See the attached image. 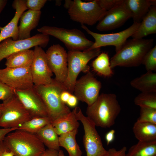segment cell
Masks as SVG:
<instances>
[{"instance_id":"cell-28","label":"cell","mask_w":156,"mask_h":156,"mask_svg":"<svg viewBox=\"0 0 156 156\" xmlns=\"http://www.w3.org/2000/svg\"><path fill=\"white\" fill-rule=\"evenodd\" d=\"M126 156H156V140L138 141L130 147Z\"/></svg>"},{"instance_id":"cell-39","label":"cell","mask_w":156,"mask_h":156,"mask_svg":"<svg viewBox=\"0 0 156 156\" xmlns=\"http://www.w3.org/2000/svg\"><path fill=\"white\" fill-rule=\"evenodd\" d=\"M59 151L48 148L44 151L39 156H58Z\"/></svg>"},{"instance_id":"cell-1","label":"cell","mask_w":156,"mask_h":156,"mask_svg":"<svg viewBox=\"0 0 156 156\" xmlns=\"http://www.w3.org/2000/svg\"><path fill=\"white\" fill-rule=\"evenodd\" d=\"M121 110L116 94L102 93L92 104L88 106L86 116L96 126L108 128L115 124Z\"/></svg>"},{"instance_id":"cell-18","label":"cell","mask_w":156,"mask_h":156,"mask_svg":"<svg viewBox=\"0 0 156 156\" xmlns=\"http://www.w3.org/2000/svg\"><path fill=\"white\" fill-rule=\"evenodd\" d=\"M26 0H15L12 6L16 10L14 16L11 21L5 26H0V42L8 38L14 40H18V24L22 14L27 9Z\"/></svg>"},{"instance_id":"cell-25","label":"cell","mask_w":156,"mask_h":156,"mask_svg":"<svg viewBox=\"0 0 156 156\" xmlns=\"http://www.w3.org/2000/svg\"><path fill=\"white\" fill-rule=\"evenodd\" d=\"M51 124L58 135L78 129L79 125L73 109L66 116L53 121Z\"/></svg>"},{"instance_id":"cell-5","label":"cell","mask_w":156,"mask_h":156,"mask_svg":"<svg viewBox=\"0 0 156 156\" xmlns=\"http://www.w3.org/2000/svg\"><path fill=\"white\" fill-rule=\"evenodd\" d=\"M37 31L44 35H51L58 39L64 44L69 51H85L94 43L77 29H68L44 26L38 29Z\"/></svg>"},{"instance_id":"cell-47","label":"cell","mask_w":156,"mask_h":156,"mask_svg":"<svg viewBox=\"0 0 156 156\" xmlns=\"http://www.w3.org/2000/svg\"><path fill=\"white\" fill-rule=\"evenodd\" d=\"M58 156H65L63 151L61 150H59V151Z\"/></svg>"},{"instance_id":"cell-9","label":"cell","mask_w":156,"mask_h":156,"mask_svg":"<svg viewBox=\"0 0 156 156\" xmlns=\"http://www.w3.org/2000/svg\"><path fill=\"white\" fill-rule=\"evenodd\" d=\"M0 109V127L4 128H18L31 118L23 105L14 95L3 102Z\"/></svg>"},{"instance_id":"cell-37","label":"cell","mask_w":156,"mask_h":156,"mask_svg":"<svg viewBox=\"0 0 156 156\" xmlns=\"http://www.w3.org/2000/svg\"><path fill=\"white\" fill-rule=\"evenodd\" d=\"M127 151V148L125 146L118 150L112 148L108 150V153L106 156H126Z\"/></svg>"},{"instance_id":"cell-23","label":"cell","mask_w":156,"mask_h":156,"mask_svg":"<svg viewBox=\"0 0 156 156\" xmlns=\"http://www.w3.org/2000/svg\"><path fill=\"white\" fill-rule=\"evenodd\" d=\"M130 85L142 92H156V73L147 71L131 80Z\"/></svg>"},{"instance_id":"cell-4","label":"cell","mask_w":156,"mask_h":156,"mask_svg":"<svg viewBox=\"0 0 156 156\" xmlns=\"http://www.w3.org/2000/svg\"><path fill=\"white\" fill-rule=\"evenodd\" d=\"M3 141L14 156H39L45 150L36 134L18 129L8 134Z\"/></svg>"},{"instance_id":"cell-11","label":"cell","mask_w":156,"mask_h":156,"mask_svg":"<svg viewBox=\"0 0 156 156\" xmlns=\"http://www.w3.org/2000/svg\"><path fill=\"white\" fill-rule=\"evenodd\" d=\"M49 36L38 34L30 38L24 40H14L8 38L0 42V62L15 53L36 46L44 48L49 41Z\"/></svg>"},{"instance_id":"cell-42","label":"cell","mask_w":156,"mask_h":156,"mask_svg":"<svg viewBox=\"0 0 156 156\" xmlns=\"http://www.w3.org/2000/svg\"><path fill=\"white\" fill-rule=\"evenodd\" d=\"M18 128H4L0 129V140H3L5 136L9 133L12 131Z\"/></svg>"},{"instance_id":"cell-12","label":"cell","mask_w":156,"mask_h":156,"mask_svg":"<svg viewBox=\"0 0 156 156\" xmlns=\"http://www.w3.org/2000/svg\"><path fill=\"white\" fill-rule=\"evenodd\" d=\"M101 87V82L89 71L76 80L73 93L78 101L86 103L89 106L97 99Z\"/></svg>"},{"instance_id":"cell-31","label":"cell","mask_w":156,"mask_h":156,"mask_svg":"<svg viewBox=\"0 0 156 156\" xmlns=\"http://www.w3.org/2000/svg\"><path fill=\"white\" fill-rule=\"evenodd\" d=\"M135 105L140 107L156 109V92H141L134 99Z\"/></svg>"},{"instance_id":"cell-26","label":"cell","mask_w":156,"mask_h":156,"mask_svg":"<svg viewBox=\"0 0 156 156\" xmlns=\"http://www.w3.org/2000/svg\"><path fill=\"white\" fill-rule=\"evenodd\" d=\"M36 134L48 148L59 150V136L51 123L44 127Z\"/></svg>"},{"instance_id":"cell-29","label":"cell","mask_w":156,"mask_h":156,"mask_svg":"<svg viewBox=\"0 0 156 156\" xmlns=\"http://www.w3.org/2000/svg\"><path fill=\"white\" fill-rule=\"evenodd\" d=\"M92 65L93 70L100 75L109 77L113 74L109 56L106 53H100L92 61Z\"/></svg>"},{"instance_id":"cell-40","label":"cell","mask_w":156,"mask_h":156,"mask_svg":"<svg viewBox=\"0 0 156 156\" xmlns=\"http://www.w3.org/2000/svg\"><path fill=\"white\" fill-rule=\"evenodd\" d=\"M78 101L77 97L74 94H72L66 104L70 107H75L77 104Z\"/></svg>"},{"instance_id":"cell-36","label":"cell","mask_w":156,"mask_h":156,"mask_svg":"<svg viewBox=\"0 0 156 156\" xmlns=\"http://www.w3.org/2000/svg\"><path fill=\"white\" fill-rule=\"evenodd\" d=\"M47 1L46 0H27L26 6L29 10L40 11Z\"/></svg>"},{"instance_id":"cell-48","label":"cell","mask_w":156,"mask_h":156,"mask_svg":"<svg viewBox=\"0 0 156 156\" xmlns=\"http://www.w3.org/2000/svg\"><path fill=\"white\" fill-rule=\"evenodd\" d=\"M61 1H60L57 0V1H56V3L57 4V5H59L61 4Z\"/></svg>"},{"instance_id":"cell-27","label":"cell","mask_w":156,"mask_h":156,"mask_svg":"<svg viewBox=\"0 0 156 156\" xmlns=\"http://www.w3.org/2000/svg\"><path fill=\"white\" fill-rule=\"evenodd\" d=\"M78 129L59 135L60 146L65 148L69 156H81L82 152L76 140Z\"/></svg>"},{"instance_id":"cell-3","label":"cell","mask_w":156,"mask_h":156,"mask_svg":"<svg viewBox=\"0 0 156 156\" xmlns=\"http://www.w3.org/2000/svg\"><path fill=\"white\" fill-rule=\"evenodd\" d=\"M33 88L43 102L52 122L66 116L71 112L69 107L60 99L61 92L66 90L63 83L53 79L49 84L34 85Z\"/></svg>"},{"instance_id":"cell-41","label":"cell","mask_w":156,"mask_h":156,"mask_svg":"<svg viewBox=\"0 0 156 156\" xmlns=\"http://www.w3.org/2000/svg\"><path fill=\"white\" fill-rule=\"evenodd\" d=\"M72 94L66 90L62 91L60 94V99L62 102L66 104V102Z\"/></svg>"},{"instance_id":"cell-20","label":"cell","mask_w":156,"mask_h":156,"mask_svg":"<svg viewBox=\"0 0 156 156\" xmlns=\"http://www.w3.org/2000/svg\"><path fill=\"white\" fill-rule=\"evenodd\" d=\"M124 3L132 14L133 23H140L151 6L156 5L155 0H124Z\"/></svg>"},{"instance_id":"cell-34","label":"cell","mask_w":156,"mask_h":156,"mask_svg":"<svg viewBox=\"0 0 156 156\" xmlns=\"http://www.w3.org/2000/svg\"><path fill=\"white\" fill-rule=\"evenodd\" d=\"M14 95V90L3 83L0 79V100L3 102L8 100Z\"/></svg>"},{"instance_id":"cell-13","label":"cell","mask_w":156,"mask_h":156,"mask_svg":"<svg viewBox=\"0 0 156 156\" xmlns=\"http://www.w3.org/2000/svg\"><path fill=\"white\" fill-rule=\"evenodd\" d=\"M0 79L14 90L29 89L34 85L30 67L0 69Z\"/></svg>"},{"instance_id":"cell-19","label":"cell","mask_w":156,"mask_h":156,"mask_svg":"<svg viewBox=\"0 0 156 156\" xmlns=\"http://www.w3.org/2000/svg\"><path fill=\"white\" fill-rule=\"evenodd\" d=\"M41 12L28 10L24 12L20 18L18 27V40L25 39L30 38V32L38 25Z\"/></svg>"},{"instance_id":"cell-50","label":"cell","mask_w":156,"mask_h":156,"mask_svg":"<svg viewBox=\"0 0 156 156\" xmlns=\"http://www.w3.org/2000/svg\"><path fill=\"white\" fill-rule=\"evenodd\" d=\"M1 109H0V118L1 116Z\"/></svg>"},{"instance_id":"cell-15","label":"cell","mask_w":156,"mask_h":156,"mask_svg":"<svg viewBox=\"0 0 156 156\" xmlns=\"http://www.w3.org/2000/svg\"><path fill=\"white\" fill-rule=\"evenodd\" d=\"M49 66L56 81L63 83L68 73L67 53L60 44H53L45 52Z\"/></svg>"},{"instance_id":"cell-21","label":"cell","mask_w":156,"mask_h":156,"mask_svg":"<svg viewBox=\"0 0 156 156\" xmlns=\"http://www.w3.org/2000/svg\"><path fill=\"white\" fill-rule=\"evenodd\" d=\"M156 33V6L153 5L143 18L133 38L140 39L149 34Z\"/></svg>"},{"instance_id":"cell-17","label":"cell","mask_w":156,"mask_h":156,"mask_svg":"<svg viewBox=\"0 0 156 156\" xmlns=\"http://www.w3.org/2000/svg\"><path fill=\"white\" fill-rule=\"evenodd\" d=\"M132 17L131 13L123 2L107 11L103 18L99 21L96 28L101 31L114 29L120 27Z\"/></svg>"},{"instance_id":"cell-45","label":"cell","mask_w":156,"mask_h":156,"mask_svg":"<svg viewBox=\"0 0 156 156\" xmlns=\"http://www.w3.org/2000/svg\"><path fill=\"white\" fill-rule=\"evenodd\" d=\"M1 156H14V155L12 152L6 150L3 152Z\"/></svg>"},{"instance_id":"cell-2","label":"cell","mask_w":156,"mask_h":156,"mask_svg":"<svg viewBox=\"0 0 156 156\" xmlns=\"http://www.w3.org/2000/svg\"><path fill=\"white\" fill-rule=\"evenodd\" d=\"M153 41L152 38L127 40L111 58V68L117 66L136 67L142 64L145 55L152 48Z\"/></svg>"},{"instance_id":"cell-49","label":"cell","mask_w":156,"mask_h":156,"mask_svg":"<svg viewBox=\"0 0 156 156\" xmlns=\"http://www.w3.org/2000/svg\"><path fill=\"white\" fill-rule=\"evenodd\" d=\"M3 106V104L2 103H0V109Z\"/></svg>"},{"instance_id":"cell-38","label":"cell","mask_w":156,"mask_h":156,"mask_svg":"<svg viewBox=\"0 0 156 156\" xmlns=\"http://www.w3.org/2000/svg\"><path fill=\"white\" fill-rule=\"evenodd\" d=\"M115 133V130L112 129L106 134L105 138L107 145H109L114 140Z\"/></svg>"},{"instance_id":"cell-14","label":"cell","mask_w":156,"mask_h":156,"mask_svg":"<svg viewBox=\"0 0 156 156\" xmlns=\"http://www.w3.org/2000/svg\"><path fill=\"white\" fill-rule=\"evenodd\" d=\"M34 47V58L30 66L33 83L36 86L49 84L53 80V73L48 64L46 53L38 46Z\"/></svg>"},{"instance_id":"cell-7","label":"cell","mask_w":156,"mask_h":156,"mask_svg":"<svg viewBox=\"0 0 156 156\" xmlns=\"http://www.w3.org/2000/svg\"><path fill=\"white\" fill-rule=\"evenodd\" d=\"M73 110L77 119L81 122L83 126V141L86 156H106L108 153V150L103 147L94 124L83 115L79 107L76 106Z\"/></svg>"},{"instance_id":"cell-6","label":"cell","mask_w":156,"mask_h":156,"mask_svg":"<svg viewBox=\"0 0 156 156\" xmlns=\"http://www.w3.org/2000/svg\"><path fill=\"white\" fill-rule=\"evenodd\" d=\"M100 48L87 51H69L67 53L68 73L66 79L63 83L66 90L73 94L77 77L81 72L87 73L90 67L87 65L92 59L101 53Z\"/></svg>"},{"instance_id":"cell-43","label":"cell","mask_w":156,"mask_h":156,"mask_svg":"<svg viewBox=\"0 0 156 156\" xmlns=\"http://www.w3.org/2000/svg\"><path fill=\"white\" fill-rule=\"evenodd\" d=\"M3 140H0V156H1L2 153L5 150H8L5 146Z\"/></svg>"},{"instance_id":"cell-8","label":"cell","mask_w":156,"mask_h":156,"mask_svg":"<svg viewBox=\"0 0 156 156\" xmlns=\"http://www.w3.org/2000/svg\"><path fill=\"white\" fill-rule=\"evenodd\" d=\"M107 11L100 7L96 0L88 2L74 0L68 12L72 20L92 26L100 21Z\"/></svg>"},{"instance_id":"cell-16","label":"cell","mask_w":156,"mask_h":156,"mask_svg":"<svg viewBox=\"0 0 156 156\" xmlns=\"http://www.w3.org/2000/svg\"><path fill=\"white\" fill-rule=\"evenodd\" d=\"M14 92L31 118L49 117L44 104L33 88L23 90H14Z\"/></svg>"},{"instance_id":"cell-22","label":"cell","mask_w":156,"mask_h":156,"mask_svg":"<svg viewBox=\"0 0 156 156\" xmlns=\"http://www.w3.org/2000/svg\"><path fill=\"white\" fill-rule=\"evenodd\" d=\"M34 56V51L30 49L14 53L6 58L8 68L30 67Z\"/></svg>"},{"instance_id":"cell-30","label":"cell","mask_w":156,"mask_h":156,"mask_svg":"<svg viewBox=\"0 0 156 156\" xmlns=\"http://www.w3.org/2000/svg\"><path fill=\"white\" fill-rule=\"evenodd\" d=\"M52 122L49 117H34L23 124L18 129L36 134L40 129Z\"/></svg>"},{"instance_id":"cell-46","label":"cell","mask_w":156,"mask_h":156,"mask_svg":"<svg viewBox=\"0 0 156 156\" xmlns=\"http://www.w3.org/2000/svg\"><path fill=\"white\" fill-rule=\"evenodd\" d=\"M7 3V0H0V14L6 5Z\"/></svg>"},{"instance_id":"cell-10","label":"cell","mask_w":156,"mask_h":156,"mask_svg":"<svg viewBox=\"0 0 156 156\" xmlns=\"http://www.w3.org/2000/svg\"><path fill=\"white\" fill-rule=\"evenodd\" d=\"M140 23H133L126 29L118 32L108 34H101L90 30L85 25L81 27L94 39L95 42L88 49V51L102 47L113 46L115 47L116 53L118 51L127 41V39L135 32Z\"/></svg>"},{"instance_id":"cell-35","label":"cell","mask_w":156,"mask_h":156,"mask_svg":"<svg viewBox=\"0 0 156 156\" xmlns=\"http://www.w3.org/2000/svg\"><path fill=\"white\" fill-rule=\"evenodd\" d=\"M100 7L107 11L123 3L124 0H96Z\"/></svg>"},{"instance_id":"cell-44","label":"cell","mask_w":156,"mask_h":156,"mask_svg":"<svg viewBox=\"0 0 156 156\" xmlns=\"http://www.w3.org/2000/svg\"><path fill=\"white\" fill-rule=\"evenodd\" d=\"M73 1L70 0H66L64 5V7L66 9H68L72 5Z\"/></svg>"},{"instance_id":"cell-32","label":"cell","mask_w":156,"mask_h":156,"mask_svg":"<svg viewBox=\"0 0 156 156\" xmlns=\"http://www.w3.org/2000/svg\"><path fill=\"white\" fill-rule=\"evenodd\" d=\"M136 121L156 124V109L140 107V116Z\"/></svg>"},{"instance_id":"cell-24","label":"cell","mask_w":156,"mask_h":156,"mask_svg":"<svg viewBox=\"0 0 156 156\" xmlns=\"http://www.w3.org/2000/svg\"><path fill=\"white\" fill-rule=\"evenodd\" d=\"M133 130L135 138L139 141L156 140V124L136 121L134 124Z\"/></svg>"},{"instance_id":"cell-33","label":"cell","mask_w":156,"mask_h":156,"mask_svg":"<svg viewBox=\"0 0 156 156\" xmlns=\"http://www.w3.org/2000/svg\"><path fill=\"white\" fill-rule=\"evenodd\" d=\"M147 71L156 70V46L152 48L146 54L142 62Z\"/></svg>"}]
</instances>
